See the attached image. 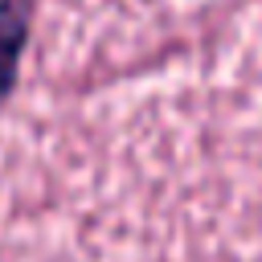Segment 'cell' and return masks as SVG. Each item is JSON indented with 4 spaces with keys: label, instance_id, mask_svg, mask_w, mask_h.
I'll return each instance as SVG.
<instances>
[{
    "label": "cell",
    "instance_id": "obj_1",
    "mask_svg": "<svg viewBox=\"0 0 262 262\" xmlns=\"http://www.w3.org/2000/svg\"><path fill=\"white\" fill-rule=\"evenodd\" d=\"M33 29V0H0V98L12 90Z\"/></svg>",
    "mask_w": 262,
    "mask_h": 262
}]
</instances>
